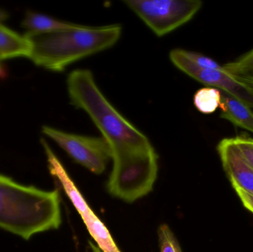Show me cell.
I'll list each match as a JSON object with an SVG mask.
<instances>
[{
    "instance_id": "6da1fadb",
    "label": "cell",
    "mask_w": 253,
    "mask_h": 252,
    "mask_svg": "<svg viewBox=\"0 0 253 252\" xmlns=\"http://www.w3.org/2000/svg\"><path fill=\"white\" fill-rule=\"evenodd\" d=\"M71 105L90 117L111 151L113 170L108 192L134 202L151 192L157 179L158 155L148 138L107 99L87 69H77L67 78Z\"/></svg>"
},
{
    "instance_id": "7a4b0ae2",
    "label": "cell",
    "mask_w": 253,
    "mask_h": 252,
    "mask_svg": "<svg viewBox=\"0 0 253 252\" xmlns=\"http://www.w3.org/2000/svg\"><path fill=\"white\" fill-rule=\"evenodd\" d=\"M62 223L59 191L25 186L0 175V228L29 240Z\"/></svg>"
},
{
    "instance_id": "3957f363",
    "label": "cell",
    "mask_w": 253,
    "mask_h": 252,
    "mask_svg": "<svg viewBox=\"0 0 253 252\" xmlns=\"http://www.w3.org/2000/svg\"><path fill=\"white\" fill-rule=\"evenodd\" d=\"M123 28L119 24L92 27L80 25L66 31L25 34L31 44L29 59L37 66L62 72L71 64L117 44Z\"/></svg>"
},
{
    "instance_id": "277c9868",
    "label": "cell",
    "mask_w": 253,
    "mask_h": 252,
    "mask_svg": "<svg viewBox=\"0 0 253 252\" xmlns=\"http://www.w3.org/2000/svg\"><path fill=\"white\" fill-rule=\"evenodd\" d=\"M157 36H164L191 20L202 7L200 0H126Z\"/></svg>"
},
{
    "instance_id": "5b68a950",
    "label": "cell",
    "mask_w": 253,
    "mask_h": 252,
    "mask_svg": "<svg viewBox=\"0 0 253 252\" xmlns=\"http://www.w3.org/2000/svg\"><path fill=\"white\" fill-rule=\"evenodd\" d=\"M42 132L59 145L76 162L95 174H102L111 159L109 145L102 137L67 133L50 126H43Z\"/></svg>"
},
{
    "instance_id": "8992f818",
    "label": "cell",
    "mask_w": 253,
    "mask_h": 252,
    "mask_svg": "<svg viewBox=\"0 0 253 252\" xmlns=\"http://www.w3.org/2000/svg\"><path fill=\"white\" fill-rule=\"evenodd\" d=\"M169 57L178 70L193 79L225 92L253 108V90L238 77L228 73L224 69H205L196 66L183 54L182 49L171 50Z\"/></svg>"
},
{
    "instance_id": "52a82bcc",
    "label": "cell",
    "mask_w": 253,
    "mask_h": 252,
    "mask_svg": "<svg viewBox=\"0 0 253 252\" xmlns=\"http://www.w3.org/2000/svg\"><path fill=\"white\" fill-rule=\"evenodd\" d=\"M217 151L233 187L253 194V169L245 161L233 139H222L217 146Z\"/></svg>"
},
{
    "instance_id": "ba28073f",
    "label": "cell",
    "mask_w": 253,
    "mask_h": 252,
    "mask_svg": "<svg viewBox=\"0 0 253 252\" xmlns=\"http://www.w3.org/2000/svg\"><path fill=\"white\" fill-rule=\"evenodd\" d=\"M77 212L80 213L87 230L103 252H121L116 245L109 231L93 213L78 189L71 191L68 195Z\"/></svg>"
},
{
    "instance_id": "9c48e42d",
    "label": "cell",
    "mask_w": 253,
    "mask_h": 252,
    "mask_svg": "<svg viewBox=\"0 0 253 252\" xmlns=\"http://www.w3.org/2000/svg\"><path fill=\"white\" fill-rule=\"evenodd\" d=\"M220 108L221 109V118L227 120L236 127L253 133V112L246 104L221 91Z\"/></svg>"
},
{
    "instance_id": "30bf717a",
    "label": "cell",
    "mask_w": 253,
    "mask_h": 252,
    "mask_svg": "<svg viewBox=\"0 0 253 252\" xmlns=\"http://www.w3.org/2000/svg\"><path fill=\"white\" fill-rule=\"evenodd\" d=\"M80 24L59 20L43 13L27 11L22 22V27L28 34H46L77 28Z\"/></svg>"
},
{
    "instance_id": "8fae6325",
    "label": "cell",
    "mask_w": 253,
    "mask_h": 252,
    "mask_svg": "<svg viewBox=\"0 0 253 252\" xmlns=\"http://www.w3.org/2000/svg\"><path fill=\"white\" fill-rule=\"evenodd\" d=\"M31 44L25 36H22L0 24V59L17 57L29 58Z\"/></svg>"
},
{
    "instance_id": "7c38bea8",
    "label": "cell",
    "mask_w": 253,
    "mask_h": 252,
    "mask_svg": "<svg viewBox=\"0 0 253 252\" xmlns=\"http://www.w3.org/2000/svg\"><path fill=\"white\" fill-rule=\"evenodd\" d=\"M221 91L214 87L199 89L195 93L193 104L196 109L203 114H212L221 107Z\"/></svg>"
},
{
    "instance_id": "4fadbf2b",
    "label": "cell",
    "mask_w": 253,
    "mask_h": 252,
    "mask_svg": "<svg viewBox=\"0 0 253 252\" xmlns=\"http://www.w3.org/2000/svg\"><path fill=\"white\" fill-rule=\"evenodd\" d=\"M224 71L235 76L253 74V49L244 56L223 66Z\"/></svg>"
},
{
    "instance_id": "5bb4252c",
    "label": "cell",
    "mask_w": 253,
    "mask_h": 252,
    "mask_svg": "<svg viewBox=\"0 0 253 252\" xmlns=\"http://www.w3.org/2000/svg\"><path fill=\"white\" fill-rule=\"evenodd\" d=\"M158 236L161 252H182L176 238L168 225L160 226Z\"/></svg>"
},
{
    "instance_id": "9a60e30c",
    "label": "cell",
    "mask_w": 253,
    "mask_h": 252,
    "mask_svg": "<svg viewBox=\"0 0 253 252\" xmlns=\"http://www.w3.org/2000/svg\"><path fill=\"white\" fill-rule=\"evenodd\" d=\"M183 54L190 61L193 62L196 66L199 68H205V69L212 70H223V66L218 63L216 61L213 59L201 54V53H196V52L190 51V50H183Z\"/></svg>"
},
{
    "instance_id": "2e32d148",
    "label": "cell",
    "mask_w": 253,
    "mask_h": 252,
    "mask_svg": "<svg viewBox=\"0 0 253 252\" xmlns=\"http://www.w3.org/2000/svg\"><path fill=\"white\" fill-rule=\"evenodd\" d=\"M234 143L242 152L245 161L249 164L253 170V139L247 133L233 138Z\"/></svg>"
},
{
    "instance_id": "e0dca14e",
    "label": "cell",
    "mask_w": 253,
    "mask_h": 252,
    "mask_svg": "<svg viewBox=\"0 0 253 252\" xmlns=\"http://www.w3.org/2000/svg\"><path fill=\"white\" fill-rule=\"evenodd\" d=\"M234 189L237 195H239L243 205L249 211L253 213V194L246 192L243 189H239V188H235Z\"/></svg>"
},
{
    "instance_id": "ac0fdd59",
    "label": "cell",
    "mask_w": 253,
    "mask_h": 252,
    "mask_svg": "<svg viewBox=\"0 0 253 252\" xmlns=\"http://www.w3.org/2000/svg\"><path fill=\"white\" fill-rule=\"evenodd\" d=\"M241 81H243L245 84L251 87L253 90V74L251 75H242V76H237Z\"/></svg>"
},
{
    "instance_id": "d6986e66",
    "label": "cell",
    "mask_w": 253,
    "mask_h": 252,
    "mask_svg": "<svg viewBox=\"0 0 253 252\" xmlns=\"http://www.w3.org/2000/svg\"><path fill=\"white\" fill-rule=\"evenodd\" d=\"M8 18L9 13H7V11H5V10L0 9V24H1V22L7 20Z\"/></svg>"
},
{
    "instance_id": "ffe728a7",
    "label": "cell",
    "mask_w": 253,
    "mask_h": 252,
    "mask_svg": "<svg viewBox=\"0 0 253 252\" xmlns=\"http://www.w3.org/2000/svg\"><path fill=\"white\" fill-rule=\"evenodd\" d=\"M89 244H90V247H91L92 250H93V252H101L100 249H99V247H95L94 245H93L92 243L89 242Z\"/></svg>"
},
{
    "instance_id": "44dd1931",
    "label": "cell",
    "mask_w": 253,
    "mask_h": 252,
    "mask_svg": "<svg viewBox=\"0 0 253 252\" xmlns=\"http://www.w3.org/2000/svg\"><path fill=\"white\" fill-rule=\"evenodd\" d=\"M1 60L0 59V64H1Z\"/></svg>"
}]
</instances>
